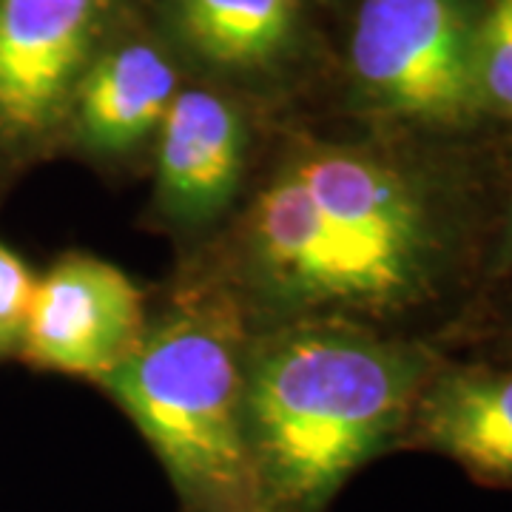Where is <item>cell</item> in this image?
I'll return each instance as SVG.
<instances>
[{
	"instance_id": "cell-2",
	"label": "cell",
	"mask_w": 512,
	"mask_h": 512,
	"mask_svg": "<svg viewBox=\"0 0 512 512\" xmlns=\"http://www.w3.org/2000/svg\"><path fill=\"white\" fill-rule=\"evenodd\" d=\"M439 353L345 319L271 325L242 359V416L268 512H325L365 464L402 447Z\"/></svg>"
},
{
	"instance_id": "cell-15",
	"label": "cell",
	"mask_w": 512,
	"mask_h": 512,
	"mask_svg": "<svg viewBox=\"0 0 512 512\" xmlns=\"http://www.w3.org/2000/svg\"><path fill=\"white\" fill-rule=\"evenodd\" d=\"M245 512H268V510H265V507L259 504V507H251V510H245Z\"/></svg>"
},
{
	"instance_id": "cell-14",
	"label": "cell",
	"mask_w": 512,
	"mask_h": 512,
	"mask_svg": "<svg viewBox=\"0 0 512 512\" xmlns=\"http://www.w3.org/2000/svg\"><path fill=\"white\" fill-rule=\"evenodd\" d=\"M493 362H512V305H510V316L504 319V328H501V345H498V353L493 356Z\"/></svg>"
},
{
	"instance_id": "cell-5",
	"label": "cell",
	"mask_w": 512,
	"mask_h": 512,
	"mask_svg": "<svg viewBox=\"0 0 512 512\" xmlns=\"http://www.w3.org/2000/svg\"><path fill=\"white\" fill-rule=\"evenodd\" d=\"M114 0H0V137L32 140L69 117Z\"/></svg>"
},
{
	"instance_id": "cell-9",
	"label": "cell",
	"mask_w": 512,
	"mask_h": 512,
	"mask_svg": "<svg viewBox=\"0 0 512 512\" xmlns=\"http://www.w3.org/2000/svg\"><path fill=\"white\" fill-rule=\"evenodd\" d=\"M177 69L151 43H123L92 57L74 89L69 117L80 146L94 157H126L154 143L180 92Z\"/></svg>"
},
{
	"instance_id": "cell-11",
	"label": "cell",
	"mask_w": 512,
	"mask_h": 512,
	"mask_svg": "<svg viewBox=\"0 0 512 512\" xmlns=\"http://www.w3.org/2000/svg\"><path fill=\"white\" fill-rule=\"evenodd\" d=\"M473 80L484 123L512 126V0H481Z\"/></svg>"
},
{
	"instance_id": "cell-6",
	"label": "cell",
	"mask_w": 512,
	"mask_h": 512,
	"mask_svg": "<svg viewBox=\"0 0 512 512\" xmlns=\"http://www.w3.org/2000/svg\"><path fill=\"white\" fill-rule=\"evenodd\" d=\"M143 330L140 288L106 259L72 254L35 279L18 333L37 367L100 382L134 350Z\"/></svg>"
},
{
	"instance_id": "cell-4",
	"label": "cell",
	"mask_w": 512,
	"mask_h": 512,
	"mask_svg": "<svg viewBox=\"0 0 512 512\" xmlns=\"http://www.w3.org/2000/svg\"><path fill=\"white\" fill-rule=\"evenodd\" d=\"M481 0H359L348 69L356 106L376 126L470 137L487 126L473 49Z\"/></svg>"
},
{
	"instance_id": "cell-3",
	"label": "cell",
	"mask_w": 512,
	"mask_h": 512,
	"mask_svg": "<svg viewBox=\"0 0 512 512\" xmlns=\"http://www.w3.org/2000/svg\"><path fill=\"white\" fill-rule=\"evenodd\" d=\"M237 305L191 296L100 379L160 458L185 512L259 507L242 416Z\"/></svg>"
},
{
	"instance_id": "cell-10",
	"label": "cell",
	"mask_w": 512,
	"mask_h": 512,
	"mask_svg": "<svg viewBox=\"0 0 512 512\" xmlns=\"http://www.w3.org/2000/svg\"><path fill=\"white\" fill-rule=\"evenodd\" d=\"M302 0H171L183 46L225 74L274 72L299 35Z\"/></svg>"
},
{
	"instance_id": "cell-13",
	"label": "cell",
	"mask_w": 512,
	"mask_h": 512,
	"mask_svg": "<svg viewBox=\"0 0 512 512\" xmlns=\"http://www.w3.org/2000/svg\"><path fill=\"white\" fill-rule=\"evenodd\" d=\"M490 276H512V168L507 174L504 200H501V225H498V237H495Z\"/></svg>"
},
{
	"instance_id": "cell-8",
	"label": "cell",
	"mask_w": 512,
	"mask_h": 512,
	"mask_svg": "<svg viewBox=\"0 0 512 512\" xmlns=\"http://www.w3.org/2000/svg\"><path fill=\"white\" fill-rule=\"evenodd\" d=\"M402 447L450 458L481 484L512 487V362L439 359Z\"/></svg>"
},
{
	"instance_id": "cell-12",
	"label": "cell",
	"mask_w": 512,
	"mask_h": 512,
	"mask_svg": "<svg viewBox=\"0 0 512 512\" xmlns=\"http://www.w3.org/2000/svg\"><path fill=\"white\" fill-rule=\"evenodd\" d=\"M35 288V276L18 254L0 245V336H15L23 325L26 305Z\"/></svg>"
},
{
	"instance_id": "cell-1",
	"label": "cell",
	"mask_w": 512,
	"mask_h": 512,
	"mask_svg": "<svg viewBox=\"0 0 512 512\" xmlns=\"http://www.w3.org/2000/svg\"><path fill=\"white\" fill-rule=\"evenodd\" d=\"M464 148L467 137L387 128L291 148L234 234L242 302L271 325L379 330L447 308L490 276L504 200Z\"/></svg>"
},
{
	"instance_id": "cell-16",
	"label": "cell",
	"mask_w": 512,
	"mask_h": 512,
	"mask_svg": "<svg viewBox=\"0 0 512 512\" xmlns=\"http://www.w3.org/2000/svg\"><path fill=\"white\" fill-rule=\"evenodd\" d=\"M3 342H6V336H0V348H3Z\"/></svg>"
},
{
	"instance_id": "cell-7",
	"label": "cell",
	"mask_w": 512,
	"mask_h": 512,
	"mask_svg": "<svg viewBox=\"0 0 512 512\" xmlns=\"http://www.w3.org/2000/svg\"><path fill=\"white\" fill-rule=\"evenodd\" d=\"M157 148V205L168 225L202 231L239 197L248 165V123L211 89H180L165 111Z\"/></svg>"
}]
</instances>
